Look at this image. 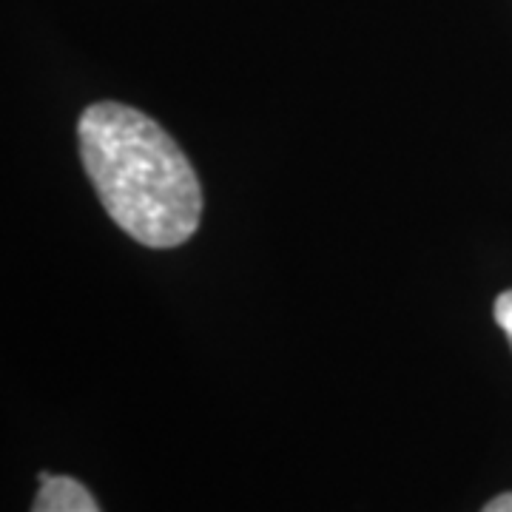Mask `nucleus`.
I'll use <instances>...</instances> for the list:
<instances>
[{
  "instance_id": "4",
  "label": "nucleus",
  "mask_w": 512,
  "mask_h": 512,
  "mask_svg": "<svg viewBox=\"0 0 512 512\" xmlns=\"http://www.w3.org/2000/svg\"><path fill=\"white\" fill-rule=\"evenodd\" d=\"M481 512H512V493H504L498 495V498H493Z\"/></svg>"
},
{
  "instance_id": "3",
  "label": "nucleus",
  "mask_w": 512,
  "mask_h": 512,
  "mask_svg": "<svg viewBox=\"0 0 512 512\" xmlns=\"http://www.w3.org/2000/svg\"><path fill=\"white\" fill-rule=\"evenodd\" d=\"M495 322H498V328L507 333L512 345V291H504L495 299Z\"/></svg>"
},
{
  "instance_id": "2",
  "label": "nucleus",
  "mask_w": 512,
  "mask_h": 512,
  "mask_svg": "<svg viewBox=\"0 0 512 512\" xmlns=\"http://www.w3.org/2000/svg\"><path fill=\"white\" fill-rule=\"evenodd\" d=\"M32 512H100L92 493L69 476H55L40 484Z\"/></svg>"
},
{
  "instance_id": "1",
  "label": "nucleus",
  "mask_w": 512,
  "mask_h": 512,
  "mask_svg": "<svg viewBox=\"0 0 512 512\" xmlns=\"http://www.w3.org/2000/svg\"><path fill=\"white\" fill-rule=\"evenodd\" d=\"M80 157L109 217L148 248L194 237L202 214L200 180L183 148L143 111L94 103L77 123Z\"/></svg>"
}]
</instances>
